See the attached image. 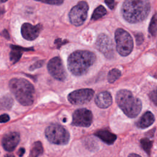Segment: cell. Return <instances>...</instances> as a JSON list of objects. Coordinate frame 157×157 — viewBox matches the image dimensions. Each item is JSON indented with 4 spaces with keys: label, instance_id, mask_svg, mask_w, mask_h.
<instances>
[{
    "label": "cell",
    "instance_id": "6da1fadb",
    "mask_svg": "<svg viewBox=\"0 0 157 157\" xmlns=\"http://www.w3.org/2000/svg\"><path fill=\"white\" fill-rule=\"evenodd\" d=\"M150 11L149 0H124L121 7L123 18L131 23L142 21L147 17Z\"/></svg>",
    "mask_w": 157,
    "mask_h": 157
},
{
    "label": "cell",
    "instance_id": "7a4b0ae2",
    "mask_svg": "<svg viewBox=\"0 0 157 157\" xmlns=\"http://www.w3.org/2000/svg\"><path fill=\"white\" fill-rule=\"evenodd\" d=\"M96 59L94 53L88 50H78L72 53L67 59V67L74 75L85 74Z\"/></svg>",
    "mask_w": 157,
    "mask_h": 157
},
{
    "label": "cell",
    "instance_id": "3957f363",
    "mask_svg": "<svg viewBox=\"0 0 157 157\" xmlns=\"http://www.w3.org/2000/svg\"><path fill=\"white\" fill-rule=\"evenodd\" d=\"M9 85L11 92L21 105L28 106L33 103L35 91L29 81L23 78H13Z\"/></svg>",
    "mask_w": 157,
    "mask_h": 157
},
{
    "label": "cell",
    "instance_id": "277c9868",
    "mask_svg": "<svg viewBox=\"0 0 157 157\" xmlns=\"http://www.w3.org/2000/svg\"><path fill=\"white\" fill-rule=\"evenodd\" d=\"M115 99L118 107L129 118L136 117L141 111V101L134 97L129 90H121L118 91Z\"/></svg>",
    "mask_w": 157,
    "mask_h": 157
},
{
    "label": "cell",
    "instance_id": "5b68a950",
    "mask_svg": "<svg viewBox=\"0 0 157 157\" xmlns=\"http://www.w3.org/2000/svg\"><path fill=\"white\" fill-rule=\"evenodd\" d=\"M45 136L51 143L57 145H65L69 140L68 131L59 124H51L45 129Z\"/></svg>",
    "mask_w": 157,
    "mask_h": 157
},
{
    "label": "cell",
    "instance_id": "8992f818",
    "mask_svg": "<svg viewBox=\"0 0 157 157\" xmlns=\"http://www.w3.org/2000/svg\"><path fill=\"white\" fill-rule=\"evenodd\" d=\"M116 48L118 53L123 56L129 55L133 49V40L126 31L118 28L115 33Z\"/></svg>",
    "mask_w": 157,
    "mask_h": 157
},
{
    "label": "cell",
    "instance_id": "52a82bcc",
    "mask_svg": "<svg viewBox=\"0 0 157 157\" xmlns=\"http://www.w3.org/2000/svg\"><path fill=\"white\" fill-rule=\"evenodd\" d=\"M88 5L86 1H81L74 6L69 13L70 22L74 26L82 25L88 15Z\"/></svg>",
    "mask_w": 157,
    "mask_h": 157
},
{
    "label": "cell",
    "instance_id": "ba28073f",
    "mask_svg": "<svg viewBox=\"0 0 157 157\" xmlns=\"http://www.w3.org/2000/svg\"><path fill=\"white\" fill-rule=\"evenodd\" d=\"M94 91L90 88L80 89L69 94L68 101L74 105H82L90 102L94 96Z\"/></svg>",
    "mask_w": 157,
    "mask_h": 157
},
{
    "label": "cell",
    "instance_id": "9c48e42d",
    "mask_svg": "<svg viewBox=\"0 0 157 157\" xmlns=\"http://www.w3.org/2000/svg\"><path fill=\"white\" fill-rule=\"evenodd\" d=\"M93 121V114L87 109L82 108L76 110L72 115V124L76 126L88 127Z\"/></svg>",
    "mask_w": 157,
    "mask_h": 157
},
{
    "label": "cell",
    "instance_id": "30bf717a",
    "mask_svg": "<svg viewBox=\"0 0 157 157\" xmlns=\"http://www.w3.org/2000/svg\"><path fill=\"white\" fill-rule=\"evenodd\" d=\"M50 74L55 79L63 81L66 78V72L61 58L58 56L52 58L47 64Z\"/></svg>",
    "mask_w": 157,
    "mask_h": 157
},
{
    "label": "cell",
    "instance_id": "8fae6325",
    "mask_svg": "<svg viewBox=\"0 0 157 157\" xmlns=\"http://www.w3.org/2000/svg\"><path fill=\"white\" fill-rule=\"evenodd\" d=\"M96 47L107 58L114 56L113 44L110 38L105 34H100L96 41Z\"/></svg>",
    "mask_w": 157,
    "mask_h": 157
},
{
    "label": "cell",
    "instance_id": "7c38bea8",
    "mask_svg": "<svg viewBox=\"0 0 157 157\" xmlns=\"http://www.w3.org/2000/svg\"><path fill=\"white\" fill-rule=\"evenodd\" d=\"M42 26L40 24L35 26L30 23H25L21 26V33L22 36L28 40H33L36 39L40 34Z\"/></svg>",
    "mask_w": 157,
    "mask_h": 157
},
{
    "label": "cell",
    "instance_id": "4fadbf2b",
    "mask_svg": "<svg viewBox=\"0 0 157 157\" xmlns=\"http://www.w3.org/2000/svg\"><path fill=\"white\" fill-rule=\"evenodd\" d=\"M20 134L17 132L7 133L2 139V145L4 149L7 151H13L20 142Z\"/></svg>",
    "mask_w": 157,
    "mask_h": 157
},
{
    "label": "cell",
    "instance_id": "5bb4252c",
    "mask_svg": "<svg viewBox=\"0 0 157 157\" xmlns=\"http://www.w3.org/2000/svg\"><path fill=\"white\" fill-rule=\"evenodd\" d=\"M94 102L97 106L101 109L109 107L112 103V98L110 93L107 91L99 93L94 98Z\"/></svg>",
    "mask_w": 157,
    "mask_h": 157
},
{
    "label": "cell",
    "instance_id": "9a60e30c",
    "mask_svg": "<svg viewBox=\"0 0 157 157\" xmlns=\"http://www.w3.org/2000/svg\"><path fill=\"white\" fill-rule=\"evenodd\" d=\"M155 120L153 114L151 112L147 111L136 122V126L140 128H146L151 126L154 123Z\"/></svg>",
    "mask_w": 157,
    "mask_h": 157
},
{
    "label": "cell",
    "instance_id": "2e32d148",
    "mask_svg": "<svg viewBox=\"0 0 157 157\" xmlns=\"http://www.w3.org/2000/svg\"><path fill=\"white\" fill-rule=\"evenodd\" d=\"M94 135L98 138H99L104 143L108 145H111L113 144V142L117 139V136L115 134L105 129L99 130L96 132Z\"/></svg>",
    "mask_w": 157,
    "mask_h": 157
},
{
    "label": "cell",
    "instance_id": "e0dca14e",
    "mask_svg": "<svg viewBox=\"0 0 157 157\" xmlns=\"http://www.w3.org/2000/svg\"><path fill=\"white\" fill-rule=\"evenodd\" d=\"M11 52H10V59L13 63H17L21 58L22 53L25 51L33 50V48H23L16 45H10Z\"/></svg>",
    "mask_w": 157,
    "mask_h": 157
},
{
    "label": "cell",
    "instance_id": "ac0fdd59",
    "mask_svg": "<svg viewBox=\"0 0 157 157\" xmlns=\"http://www.w3.org/2000/svg\"><path fill=\"white\" fill-rule=\"evenodd\" d=\"M44 151V148L42 143L39 141L36 142L33 144L31 149L28 157H39Z\"/></svg>",
    "mask_w": 157,
    "mask_h": 157
},
{
    "label": "cell",
    "instance_id": "d6986e66",
    "mask_svg": "<svg viewBox=\"0 0 157 157\" xmlns=\"http://www.w3.org/2000/svg\"><path fill=\"white\" fill-rule=\"evenodd\" d=\"M13 104V100L9 95L4 96L1 99V108L4 110H9Z\"/></svg>",
    "mask_w": 157,
    "mask_h": 157
},
{
    "label": "cell",
    "instance_id": "ffe728a7",
    "mask_svg": "<svg viewBox=\"0 0 157 157\" xmlns=\"http://www.w3.org/2000/svg\"><path fill=\"white\" fill-rule=\"evenodd\" d=\"M106 14H107V10L105 9V7L100 5L94 9L91 16V19L93 20H96L104 17Z\"/></svg>",
    "mask_w": 157,
    "mask_h": 157
},
{
    "label": "cell",
    "instance_id": "44dd1931",
    "mask_svg": "<svg viewBox=\"0 0 157 157\" xmlns=\"http://www.w3.org/2000/svg\"><path fill=\"white\" fill-rule=\"evenodd\" d=\"M149 33L152 36H156L157 33V13L153 15L148 27Z\"/></svg>",
    "mask_w": 157,
    "mask_h": 157
},
{
    "label": "cell",
    "instance_id": "7402d4cb",
    "mask_svg": "<svg viewBox=\"0 0 157 157\" xmlns=\"http://www.w3.org/2000/svg\"><path fill=\"white\" fill-rule=\"evenodd\" d=\"M121 75V72L117 69H113L110 70L107 75L108 82L110 83L115 82Z\"/></svg>",
    "mask_w": 157,
    "mask_h": 157
},
{
    "label": "cell",
    "instance_id": "603a6c76",
    "mask_svg": "<svg viewBox=\"0 0 157 157\" xmlns=\"http://www.w3.org/2000/svg\"><path fill=\"white\" fill-rule=\"evenodd\" d=\"M140 144H141V145H142L143 149L147 153L149 154L150 152L151 146H152V142L150 141L147 138H143L140 140Z\"/></svg>",
    "mask_w": 157,
    "mask_h": 157
},
{
    "label": "cell",
    "instance_id": "cb8c5ba5",
    "mask_svg": "<svg viewBox=\"0 0 157 157\" xmlns=\"http://www.w3.org/2000/svg\"><path fill=\"white\" fill-rule=\"evenodd\" d=\"M37 1H40L44 3L48 4H52V5H60L61 4L64 0H35Z\"/></svg>",
    "mask_w": 157,
    "mask_h": 157
},
{
    "label": "cell",
    "instance_id": "d4e9b609",
    "mask_svg": "<svg viewBox=\"0 0 157 157\" xmlns=\"http://www.w3.org/2000/svg\"><path fill=\"white\" fill-rule=\"evenodd\" d=\"M149 98L154 104L157 106V88L153 90L150 93Z\"/></svg>",
    "mask_w": 157,
    "mask_h": 157
},
{
    "label": "cell",
    "instance_id": "484cf974",
    "mask_svg": "<svg viewBox=\"0 0 157 157\" xmlns=\"http://www.w3.org/2000/svg\"><path fill=\"white\" fill-rule=\"evenodd\" d=\"M44 64V60H40V61H37V62L34 63L33 64H32L30 67H29V70L30 71H34L36 69H38L39 67H41Z\"/></svg>",
    "mask_w": 157,
    "mask_h": 157
},
{
    "label": "cell",
    "instance_id": "4316f807",
    "mask_svg": "<svg viewBox=\"0 0 157 157\" xmlns=\"http://www.w3.org/2000/svg\"><path fill=\"white\" fill-rule=\"evenodd\" d=\"M136 39L137 44L138 45L141 44L144 41L143 34L141 33H137V34H136Z\"/></svg>",
    "mask_w": 157,
    "mask_h": 157
},
{
    "label": "cell",
    "instance_id": "83f0119b",
    "mask_svg": "<svg viewBox=\"0 0 157 157\" xmlns=\"http://www.w3.org/2000/svg\"><path fill=\"white\" fill-rule=\"evenodd\" d=\"M10 119V117L9 116L7 115V114H2L1 115V117H0V121L1 123H6L7 121H8Z\"/></svg>",
    "mask_w": 157,
    "mask_h": 157
},
{
    "label": "cell",
    "instance_id": "f1b7e54d",
    "mask_svg": "<svg viewBox=\"0 0 157 157\" xmlns=\"http://www.w3.org/2000/svg\"><path fill=\"white\" fill-rule=\"evenodd\" d=\"M106 5L110 9H113L115 7V0H105Z\"/></svg>",
    "mask_w": 157,
    "mask_h": 157
},
{
    "label": "cell",
    "instance_id": "f546056e",
    "mask_svg": "<svg viewBox=\"0 0 157 157\" xmlns=\"http://www.w3.org/2000/svg\"><path fill=\"white\" fill-rule=\"evenodd\" d=\"M25 150L23 148H20L19 149V150H18V156H23V155L24 154V153H25Z\"/></svg>",
    "mask_w": 157,
    "mask_h": 157
},
{
    "label": "cell",
    "instance_id": "4dcf8cb0",
    "mask_svg": "<svg viewBox=\"0 0 157 157\" xmlns=\"http://www.w3.org/2000/svg\"><path fill=\"white\" fill-rule=\"evenodd\" d=\"M128 157H141V156H139V155H137V154L131 153V154H130V155L128 156Z\"/></svg>",
    "mask_w": 157,
    "mask_h": 157
},
{
    "label": "cell",
    "instance_id": "1f68e13d",
    "mask_svg": "<svg viewBox=\"0 0 157 157\" xmlns=\"http://www.w3.org/2000/svg\"><path fill=\"white\" fill-rule=\"evenodd\" d=\"M5 33H6V34H4V36L5 37H6V38H7V39H9V34H8V33H7V31H6V30H5Z\"/></svg>",
    "mask_w": 157,
    "mask_h": 157
},
{
    "label": "cell",
    "instance_id": "d6a6232c",
    "mask_svg": "<svg viewBox=\"0 0 157 157\" xmlns=\"http://www.w3.org/2000/svg\"><path fill=\"white\" fill-rule=\"evenodd\" d=\"M4 157H15V156H13L12 155H7L4 156Z\"/></svg>",
    "mask_w": 157,
    "mask_h": 157
},
{
    "label": "cell",
    "instance_id": "836d02e7",
    "mask_svg": "<svg viewBox=\"0 0 157 157\" xmlns=\"http://www.w3.org/2000/svg\"><path fill=\"white\" fill-rule=\"evenodd\" d=\"M7 0H1V2H6Z\"/></svg>",
    "mask_w": 157,
    "mask_h": 157
},
{
    "label": "cell",
    "instance_id": "e575fe53",
    "mask_svg": "<svg viewBox=\"0 0 157 157\" xmlns=\"http://www.w3.org/2000/svg\"><path fill=\"white\" fill-rule=\"evenodd\" d=\"M155 77H156V78H157V74H156V75H155Z\"/></svg>",
    "mask_w": 157,
    "mask_h": 157
}]
</instances>
